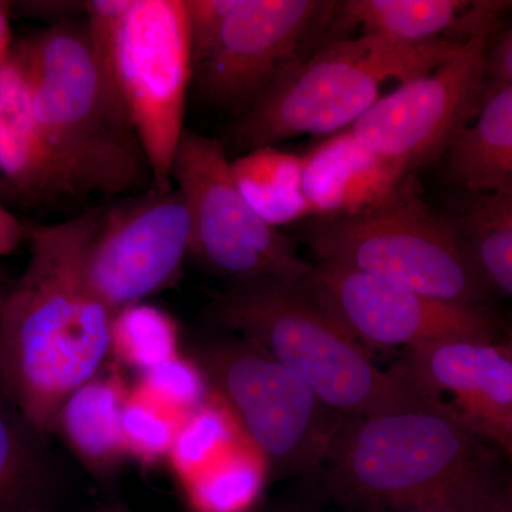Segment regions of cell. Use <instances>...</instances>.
Instances as JSON below:
<instances>
[{"instance_id": "obj_1", "label": "cell", "mask_w": 512, "mask_h": 512, "mask_svg": "<svg viewBox=\"0 0 512 512\" xmlns=\"http://www.w3.org/2000/svg\"><path fill=\"white\" fill-rule=\"evenodd\" d=\"M100 211L30 225L28 264L3 301L0 392L37 434L56 429L67 397L111 352L114 312L86 274Z\"/></svg>"}, {"instance_id": "obj_2", "label": "cell", "mask_w": 512, "mask_h": 512, "mask_svg": "<svg viewBox=\"0 0 512 512\" xmlns=\"http://www.w3.org/2000/svg\"><path fill=\"white\" fill-rule=\"evenodd\" d=\"M487 443L453 407L420 396L345 417L313 480L355 510L484 512L501 477Z\"/></svg>"}, {"instance_id": "obj_3", "label": "cell", "mask_w": 512, "mask_h": 512, "mask_svg": "<svg viewBox=\"0 0 512 512\" xmlns=\"http://www.w3.org/2000/svg\"><path fill=\"white\" fill-rule=\"evenodd\" d=\"M33 111L73 198L130 197L153 175L130 124L110 109L94 67L84 19L46 26L16 42Z\"/></svg>"}, {"instance_id": "obj_4", "label": "cell", "mask_w": 512, "mask_h": 512, "mask_svg": "<svg viewBox=\"0 0 512 512\" xmlns=\"http://www.w3.org/2000/svg\"><path fill=\"white\" fill-rule=\"evenodd\" d=\"M464 45L407 43L370 33L330 37L235 119L224 146L241 156L289 138L342 133L375 106L387 83L424 76Z\"/></svg>"}, {"instance_id": "obj_5", "label": "cell", "mask_w": 512, "mask_h": 512, "mask_svg": "<svg viewBox=\"0 0 512 512\" xmlns=\"http://www.w3.org/2000/svg\"><path fill=\"white\" fill-rule=\"evenodd\" d=\"M210 315L274 357L343 417L367 416L420 397L404 367L379 369L362 343L313 301L301 284L264 279L228 285Z\"/></svg>"}, {"instance_id": "obj_6", "label": "cell", "mask_w": 512, "mask_h": 512, "mask_svg": "<svg viewBox=\"0 0 512 512\" xmlns=\"http://www.w3.org/2000/svg\"><path fill=\"white\" fill-rule=\"evenodd\" d=\"M414 174L382 204L345 217H311L301 239L329 262L458 305L485 306L488 288L448 215L421 200Z\"/></svg>"}, {"instance_id": "obj_7", "label": "cell", "mask_w": 512, "mask_h": 512, "mask_svg": "<svg viewBox=\"0 0 512 512\" xmlns=\"http://www.w3.org/2000/svg\"><path fill=\"white\" fill-rule=\"evenodd\" d=\"M198 363L211 392L228 407L245 440L272 473L315 476L345 417L248 340L207 346Z\"/></svg>"}, {"instance_id": "obj_8", "label": "cell", "mask_w": 512, "mask_h": 512, "mask_svg": "<svg viewBox=\"0 0 512 512\" xmlns=\"http://www.w3.org/2000/svg\"><path fill=\"white\" fill-rule=\"evenodd\" d=\"M231 161L222 141L185 128L171 180L190 210L191 258L228 285L264 279L298 284L313 264L299 255L295 238L249 207Z\"/></svg>"}, {"instance_id": "obj_9", "label": "cell", "mask_w": 512, "mask_h": 512, "mask_svg": "<svg viewBox=\"0 0 512 512\" xmlns=\"http://www.w3.org/2000/svg\"><path fill=\"white\" fill-rule=\"evenodd\" d=\"M117 80L153 187L170 190L194 80L185 0H131L121 23Z\"/></svg>"}, {"instance_id": "obj_10", "label": "cell", "mask_w": 512, "mask_h": 512, "mask_svg": "<svg viewBox=\"0 0 512 512\" xmlns=\"http://www.w3.org/2000/svg\"><path fill=\"white\" fill-rule=\"evenodd\" d=\"M336 8L328 0H237L210 52L195 64L192 89L237 119L332 37Z\"/></svg>"}, {"instance_id": "obj_11", "label": "cell", "mask_w": 512, "mask_h": 512, "mask_svg": "<svg viewBox=\"0 0 512 512\" xmlns=\"http://www.w3.org/2000/svg\"><path fill=\"white\" fill-rule=\"evenodd\" d=\"M490 37L471 40L436 69L384 94L349 128L370 153L407 174L444 158L487 96Z\"/></svg>"}, {"instance_id": "obj_12", "label": "cell", "mask_w": 512, "mask_h": 512, "mask_svg": "<svg viewBox=\"0 0 512 512\" xmlns=\"http://www.w3.org/2000/svg\"><path fill=\"white\" fill-rule=\"evenodd\" d=\"M299 284L362 345L412 349L443 340L495 342L500 335L487 306L440 301L345 266L318 262Z\"/></svg>"}, {"instance_id": "obj_13", "label": "cell", "mask_w": 512, "mask_h": 512, "mask_svg": "<svg viewBox=\"0 0 512 512\" xmlns=\"http://www.w3.org/2000/svg\"><path fill=\"white\" fill-rule=\"evenodd\" d=\"M126 200L100 211L86 255L90 285L114 313L170 288L191 251V214L177 188Z\"/></svg>"}, {"instance_id": "obj_14", "label": "cell", "mask_w": 512, "mask_h": 512, "mask_svg": "<svg viewBox=\"0 0 512 512\" xmlns=\"http://www.w3.org/2000/svg\"><path fill=\"white\" fill-rule=\"evenodd\" d=\"M414 393L441 400L512 460V356L497 342L443 340L410 349L403 363Z\"/></svg>"}, {"instance_id": "obj_15", "label": "cell", "mask_w": 512, "mask_h": 512, "mask_svg": "<svg viewBox=\"0 0 512 512\" xmlns=\"http://www.w3.org/2000/svg\"><path fill=\"white\" fill-rule=\"evenodd\" d=\"M512 2L466 0H345L338 2L335 23L340 35L349 28L407 43L434 40L467 43L493 39Z\"/></svg>"}, {"instance_id": "obj_16", "label": "cell", "mask_w": 512, "mask_h": 512, "mask_svg": "<svg viewBox=\"0 0 512 512\" xmlns=\"http://www.w3.org/2000/svg\"><path fill=\"white\" fill-rule=\"evenodd\" d=\"M410 175L370 153L349 130L303 154L302 187L312 217H345L369 210L386 201Z\"/></svg>"}, {"instance_id": "obj_17", "label": "cell", "mask_w": 512, "mask_h": 512, "mask_svg": "<svg viewBox=\"0 0 512 512\" xmlns=\"http://www.w3.org/2000/svg\"><path fill=\"white\" fill-rule=\"evenodd\" d=\"M0 178L19 204L74 200L37 126L28 79L15 52L0 66Z\"/></svg>"}, {"instance_id": "obj_18", "label": "cell", "mask_w": 512, "mask_h": 512, "mask_svg": "<svg viewBox=\"0 0 512 512\" xmlns=\"http://www.w3.org/2000/svg\"><path fill=\"white\" fill-rule=\"evenodd\" d=\"M447 177L471 194L512 200V86L485 96L474 120L444 156Z\"/></svg>"}, {"instance_id": "obj_19", "label": "cell", "mask_w": 512, "mask_h": 512, "mask_svg": "<svg viewBox=\"0 0 512 512\" xmlns=\"http://www.w3.org/2000/svg\"><path fill=\"white\" fill-rule=\"evenodd\" d=\"M128 393L117 373H99L74 390L57 414L56 429L93 470L109 471L127 456L123 410Z\"/></svg>"}, {"instance_id": "obj_20", "label": "cell", "mask_w": 512, "mask_h": 512, "mask_svg": "<svg viewBox=\"0 0 512 512\" xmlns=\"http://www.w3.org/2000/svg\"><path fill=\"white\" fill-rule=\"evenodd\" d=\"M242 197L272 228L312 217L302 187L303 156L276 147H261L231 161Z\"/></svg>"}, {"instance_id": "obj_21", "label": "cell", "mask_w": 512, "mask_h": 512, "mask_svg": "<svg viewBox=\"0 0 512 512\" xmlns=\"http://www.w3.org/2000/svg\"><path fill=\"white\" fill-rule=\"evenodd\" d=\"M448 217L488 291L512 298V200L463 192Z\"/></svg>"}, {"instance_id": "obj_22", "label": "cell", "mask_w": 512, "mask_h": 512, "mask_svg": "<svg viewBox=\"0 0 512 512\" xmlns=\"http://www.w3.org/2000/svg\"><path fill=\"white\" fill-rule=\"evenodd\" d=\"M266 468L261 454L242 440L181 485L195 512H247L261 493Z\"/></svg>"}, {"instance_id": "obj_23", "label": "cell", "mask_w": 512, "mask_h": 512, "mask_svg": "<svg viewBox=\"0 0 512 512\" xmlns=\"http://www.w3.org/2000/svg\"><path fill=\"white\" fill-rule=\"evenodd\" d=\"M241 437L244 434L237 420L211 392L207 402L187 414L181 423L168 457L175 476L184 483L245 440Z\"/></svg>"}, {"instance_id": "obj_24", "label": "cell", "mask_w": 512, "mask_h": 512, "mask_svg": "<svg viewBox=\"0 0 512 512\" xmlns=\"http://www.w3.org/2000/svg\"><path fill=\"white\" fill-rule=\"evenodd\" d=\"M178 326L170 313L147 302L114 313L111 350L121 362L143 373L178 353Z\"/></svg>"}, {"instance_id": "obj_25", "label": "cell", "mask_w": 512, "mask_h": 512, "mask_svg": "<svg viewBox=\"0 0 512 512\" xmlns=\"http://www.w3.org/2000/svg\"><path fill=\"white\" fill-rule=\"evenodd\" d=\"M36 433L0 392V512L28 503L40 484V467L30 443Z\"/></svg>"}, {"instance_id": "obj_26", "label": "cell", "mask_w": 512, "mask_h": 512, "mask_svg": "<svg viewBox=\"0 0 512 512\" xmlns=\"http://www.w3.org/2000/svg\"><path fill=\"white\" fill-rule=\"evenodd\" d=\"M185 416L161 406L134 387L123 410V436L127 456L144 464L170 457L175 437Z\"/></svg>"}, {"instance_id": "obj_27", "label": "cell", "mask_w": 512, "mask_h": 512, "mask_svg": "<svg viewBox=\"0 0 512 512\" xmlns=\"http://www.w3.org/2000/svg\"><path fill=\"white\" fill-rule=\"evenodd\" d=\"M131 0H89L84 2L87 42L104 97L113 113L130 124L117 80V47L121 23ZM133 127V126H131ZM134 130V128H133Z\"/></svg>"}, {"instance_id": "obj_28", "label": "cell", "mask_w": 512, "mask_h": 512, "mask_svg": "<svg viewBox=\"0 0 512 512\" xmlns=\"http://www.w3.org/2000/svg\"><path fill=\"white\" fill-rule=\"evenodd\" d=\"M137 389L161 406L187 416L207 402L211 387L200 363L177 355L140 373Z\"/></svg>"}, {"instance_id": "obj_29", "label": "cell", "mask_w": 512, "mask_h": 512, "mask_svg": "<svg viewBox=\"0 0 512 512\" xmlns=\"http://www.w3.org/2000/svg\"><path fill=\"white\" fill-rule=\"evenodd\" d=\"M235 3L237 0H185L194 67L210 52Z\"/></svg>"}, {"instance_id": "obj_30", "label": "cell", "mask_w": 512, "mask_h": 512, "mask_svg": "<svg viewBox=\"0 0 512 512\" xmlns=\"http://www.w3.org/2000/svg\"><path fill=\"white\" fill-rule=\"evenodd\" d=\"M485 77L487 94L500 87L512 86V28L488 46Z\"/></svg>"}, {"instance_id": "obj_31", "label": "cell", "mask_w": 512, "mask_h": 512, "mask_svg": "<svg viewBox=\"0 0 512 512\" xmlns=\"http://www.w3.org/2000/svg\"><path fill=\"white\" fill-rule=\"evenodd\" d=\"M12 13H20L29 19L47 20L49 26L72 22L76 13L83 9V2H10Z\"/></svg>"}, {"instance_id": "obj_32", "label": "cell", "mask_w": 512, "mask_h": 512, "mask_svg": "<svg viewBox=\"0 0 512 512\" xmlns=\"http://www.w3.org/2000/svg\"><path fill=\"white\" fill-rule=\"evenodd\" d=\"M30 225L22 221L0 201V259L15 254L29 239Z\"/></svg>"}, {"instance_id": "obj_33", "label": "cell", "mask_w": 512, "mask_h": 512, "mask_svg": "<svg viewBox=\"0 0 512 512\" xmlns=\"http://www.w3.org/2000/svg\"><path fill=\"white\" fill-rule=\"evenodd\" d=\"M12 16L10 2L0 0V66L8 62L16 45L13 40Z\"/></svg>"}, {"instance_id": "obj_34", "label": "cell", "mask_w": 512, "mask_h": 512, "mask_svg": "<svg viewBox=\"0 0 512 512\" xmlns=\"http://www.w3.org/2000/svg\"><path fill=\"white\" fill-rule=\"evenodd\" d=\"M484 512H512V477L501 476Z\"/></svg>"}, {"instance_id": "obj_35", "label": "cell", "mask_w": 512, "mask_h": 512, "mask_svg": "<svg viewBox=\"0 0 512 512\" xmlns=\"http://www.w3.org/2000/svg\"><path fill=\"white\" fill-rule=\"evenodd\" d=\"M0 201L5 202H13V204H19L18 198L13 194V191L10 190L8 184L0 178Z\"/></svg>"}, {"instance_id": "obj_36", "label": "cell", "mask_w": 512, "mask_h": 512, "mask_svg": "<svg viewBox=\"0 0 512 512\" xmlns=\"http://www.w3.org/2000/svg\"><path fill=\"white\" fill-rule=\"evenodd\" d=\"M387 512H440L434 510H427V508H404V510H394Z\"/></svg>"}, {"instance_id": "obj_37", "label": "cell", "mask_w": 512, "mask_h": 512, "mask_svg": "<svg viewBox=\"0 0 512 512\" xmlns=\"http://www.w3.org/2000/svg\"><path fill=\"white\" fill-rule=\"evenodd\" d=\"M500 343L501 346H503V348L507 350V352L510 353V355L512 356V335L510 336V338L505 339L504 342Z\"/></svg>"}, {"instance_id": "obj_38", "label": "cell", "mask_w": 512, "mask_h": 512, "mask_svg": "<svg viewBox=\"0 0 512 512\" xmlns=\"http://www.w3.org/2000/svg\"><path fill=\"white\" fill-rule=\"evenodd\" d=\"M3 301H5V295L0 293V316H2Z\"/></svg>"}, {"instance_id": "obj_39", "label": "cell", "mask_w": 512, "mask_h": 512, "mask_svg": "<svg viewBox=\"0 0 512 512\" xmlns=\"http://www.w3.org/2000/svg\"><path fill=\"white\" fill-rule=\"evenodd\" d=\"M291 512H309V511H291Z\"/></svg>"}]
</instances>
